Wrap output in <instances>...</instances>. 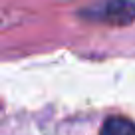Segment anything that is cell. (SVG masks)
Here are the masks:
<instances>
[{
  "instance_id": "cell-1",
  "label": "cell",
  "mask_w": 135,
  "mask_h": 135,
  "mask_svg": "<svg viewBox=\"0 0 135 135\" xmlns=\"http://www.w3.org/2000/svg\"><path fill=\"white\" fill-rule=\"evenodd\" d=\"M81 18L107 26H127L135 22V0H101L93 6L81 8Z\"/></svg>"
},
{
  "instance_id": "cell-2",
  "label": "cell",
  "mask_w": 135,
  "mask_h": 135,
  "mask_svg": "<svg viewBox=\"0 0 135 135\" xmlns=\"http://www.w3.org/2000/svg\"><path fill=\"white\" fill-rule=\"evenodd\" d=\"M99 135H135V123L127 117L113 115L103 121Z\"/></svg>"
}]
</instances>
